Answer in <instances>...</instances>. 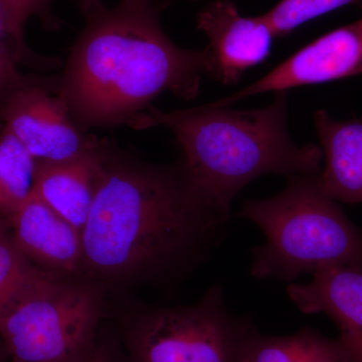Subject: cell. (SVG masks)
Returning a JSON list of instances; mask_svg holds the SVG:
<instances>
[{"instance_id":"1","label":"cell","mask_w":362,"mask_h":362,"mask_svg":"<svg viewBox=\"0 0 362 362\" xmlns=\"http://www.w3.org/2000/svg\"><path fill=\"white\" fill-rule=\"evenodd\" d=\"M228 218L194 187L182 162L151 163L110 141L82 230L85 277L109 292L175 284L218 244Z\"/></svg>"},{"instance_id":"2","label":"cell","mask_w":362,"mask_h":362,"mask_svg":"<svg viewBox=\"0 0 362 362\" xmlns=\"http://www.w3.org/2000/svg\"><path fill=\"white\" fill-rule=\"evenodd\" d=\"M162 7L137 0L103 2L82 11L85 25L71 45L54 93L82 132L132 128L152 102L171 93L199 95L209 77L206 49L178 47L164 33Z\"/></svg>"},{"instance_id":"3","label":"cell","mask_w":362,"mask_h":362,"mask_svg":"<svg viewBox=\"0 0 362 362\" xmlns=\"http://www.w3.org/2000/svg\"><path fill=\"white\" fill-rule=\"evenodd\" d=\"M288 90L269 106L235 111L209 104L163 111L153 105L132 129L164 126L175 135L183 166L202 195L230 216V204L247 183L266 175H308L321 170L322 150L298 146L287 128Z\"/></svg>"},{"instance_id":"4","label":"cell","mask_w":362,"mask_h":362,"mask_svg":"<svg viewBox=\"0 0 362 362\" xmlns=\"http://www.w3.org/2000/svg\"><path fill=\"white\" fill-rule=\"evenodd\" d=\"M318 173L287 176L280 194L243 204L238 216L258 226L266 238L252 249V277L292 283L326 267L362 268L361 230L321 190Z\"/></svg>"},{"instance_id":"5","label":"cell","mask_w":362,"mask_h":362,"mask_svg":"<svg viewBox=\"0 0 362 362\" xmlns=\"http://www.w3.org/2000/svg\"><path fill=\"white\" fill-rule=\"evenodd\" d=\"M108 294L92 279L33 265L0 314V344L8 361H84L108 314Z\"/></svg>"},{"instance_id":"6","label":"cell","mask_w":362,"mask_h":362,"mask_svg":"<svg viewBox=\"0 0 362 362\" xmlns=\"http://www.w3.org/2000/svg\"><path fill=\"white\" fill-rule=\"evenodd\" d=\"M129 362H238L243 340L254 327L249 316L226 307L220 285L188 305H131L117 311Z\"/></svg>"},{"instance_id":"7","label":"cell","mask_w":362,"mask_h":362,"mask_svg":"<svg viewBox=\"0 0 362 362\" xmlns=\"http://www.w3.org/2000/svg\"><path fill=\"white\" fill-rule=\"evenodd\" d=\"M0 123L35 160H66L103 141L78 129L65 101L54 93V76H40L14 92L0 108Z\"/></svg>"},{"instance_id":"8","label":"cell","mask_w":362,"mask_h":362,"mask_svg":"<svg viewBox=\"0 0 362 362\" xmlns=\"http://www.w3.org/2000/svg\"><path fill=\"white\" fill-rule=\"evenodd\" d=\"M359 74H362V20L331 30L305 45L263 78L209 105L228 108L262 93L323 84Z\"/></svg>"},{"instance_id":"9","label":"cell","mask_w":362,"mask_h":362,"mask_svg":"<svg viewBox=\"0 0 362 362\" xmlns=\"http://www.w3.org/2000/svg\"><path fill=\"white\" fill-rule=\"evenodd\" d=\"M197 26L206 35L209 77L230 85L270 54L275 39L265 16H244L230 0H216L197 14Z\"/></svg>"},{"instance_id":"10","label":"cell","mask_w":362,"mask_h":362,"mask_svg":"<svg viewBox=\"0 0 362 362\" xmlns=\"http://www.w3.org/2000/svg\"><path fill=\"white\" fill-rule=\"evenodd\" d=\"M8 223L16 246L35 268L54 275L86 278L82 230L33 190Z\"/></svg>"},{"instance_id":"11","label":"cell","mask_w":362,"mask_h":362,"mask_svg":"<svg viewBox=\"0 0 362 362\" xmlns=\"http://www.w3.org/2000/svg\"><path fill=\"white\" fill-rule=\"evenodd\" d=\"M288 295L305 314L324 313L337 324L349 362H362V268L331 266L309 284H290Z\"/></svg>"},{"instance_id":"12","label":"cell","mask_w":362,"mask_h":362,"mask_svg":"<svg viewBox=\"0 0 362 362\" xmlns=\"http://www.w3.org/2000/svg\"><path fill=\"white\" fill-rule=\"evenodd\" d=\"M111 140L89 152L61 161L37 160L33 192L82 230L105 173Z\"/></svg>"},{"instance_id":"13","label":"cell","mask_w":362,"mask_h":362,"mask_svg":"<svg viewBox=\"0 0 362 362\" xmlns=\"http://www.w3.org/2000/svg\"><path fill=\"white\" fill-rule=\"evenodd\" d=\"M324 168L318 185L335 202L362 204V119L337 120L325 110L314 114Z\"/></svg>"},{"instance_id":"14","label":"cell","mask_w":362,"mask_h":362,"mask_svg":"<svg viewBox=\"0 0 362 362\" xmlns=\"http://www.w3.org/2000/svg\"><path fill=\"white\" fill-rule=\"evenodd\" d=\"M238 362H349L339 337L304 327L287 337H268L252 327L240 345Z\"/></svg>"},{"instance_id":"15","label":"cell","mask_w":362,"mask_h":362,"mask_svg":"<svg viewBox=\"0 0 362 362\" xmlns=\"http://www.w3.org/2000/svg\"><path fill=\"white\" fill-rule=\"evenodd\" d=\"M37 160L7 128L0 129V216L7 221L33 194Z\"/></svg>"},{"instance_id":"16","label":"cell","mask_w":362,"mask_h":362,"mask_svg":"<svg viewBox=\"0 0 362 362\" xmlns=\"http://www.w3.org/2000/svg\"><path fill=\"white\" fill-rule=\"evenodd\" d=\"M56 0H1L8 21L9 32L18 64H25L40 71H49L61 66V59L54 57L40 56L25 42V30L28 20L37 18L49 30L61 28L62 21L52 13Z\"/></svg>"},{"instance_id":"17","label":"cell","mask_w":362,"mask_h":362,"mask_svg":"<svg viewBox=\"0 0 362 362\" xmlns=\"http://www.w3.org/2000/svg\"><path fill=\"white\" fill-rule=\"evenodd\" d=\"M362 0H281L265 16L276 37H284L300 25Z\"/></svg>"},{"instance_id":"18","label":"cell","mask_w":362,"mask_h":362,"mask_svg":"<svg viewBox=\"0 0 362 362\" xmlns=\"http://www.w3.org/2000/svg\"><path fill=\"white\" fill-rule=\"evenodd\" d=\"M32 268L14 243L11 232L0 235V314Z\"/></svg>"},{"instance_id":"19","label":"cell","mask_w":362,"mask_h":362,"mask_svg":"<svg viewBox=\"0 0 362 362\" xmlns=\"http://www.w3.org/2000/svg\"><path fill=\"white\" fill-rule=\"evenodd\" d=\"M18 65L6 11L0 0V108L14 92L40 77L23 75Z\"/></svg>"},{"instance_id":"20","label":"cell","mask_w":362,"mask_h":362,"mask_svg":"<svg viewBox=\"0 0 362 362\" xmlns=\"http://www.w3.org/2000/svg\"><path fill=\"white\" fill-rule=\"evenodd\" d=\"M83 362H129L120 337L113 333L100 331L94 349Z\"/></svg>"},{"instance_id":"21","label":"cell","mask_w":362,"mask_h":362,"mask_svg":"<svg viewBox=\"0 0 362 362\" xmlns=\"http://www.w3.org/2000/svg\"><path fill=\"white\" fill-rule=\"evenodd\" d=\"M80 11H83L89 7L95 6V4L103 2V0H77ZM137 1L146 2V4H152V6H160L162 8L168 6L171 2L176 1V0H137ZM189 1H199V0H189Z\"/></svg>"},{"instance_id":"22","label":"cell","mask_w":362,"mask_h":362,"mask_svg":"<svg viewBox=\"0 0 362 362\" xmlns=\"http://www.w3.org/2000/svg\"><path fill=\"white\" fill-rule=\"evenodd\" d=\"M8 232H11V228H9L8 221L0 216V235H4V233Z\"/></svg>"},{"instance_id":"23","label":"cell","mask_w":362,"mask_h":362,"mask_svg":"<svg viewBox=\"0 0 362 362\" xmlns=\"http://www.w3.org/2000/svg\"><path fill=\"white\" fill-rule=\"evenodd\" d=\"M0 362H9L6 352H4V349H2L1 344H0Z\"/></svg>"}]
</instances>
